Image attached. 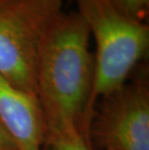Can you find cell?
I'll return each mask as SVG.
<instances>
[{
	"mask_svg": "<svg viewBox=\"0 0 149 150\" xmlns=\"http://www.w3.org/2000/svg\"><path fill=\"white\" fill-rule=\"evenodd\" d=\"M90 31L77 11L62 12L41 45L36 94L46 131L76 126L82 131L94 78Z\"/></svg>",
	"mask_w": 149,
	"mask_h": 150,
	"instance_id": "6da1fadb",
	"label": "cell"
},
{
	"mask_svg": "<svg viewBox=\"0 0 149 150\" xmlns=\"http://www.w3.org/2000/svg\"><path fill=\"white\" fill-rule=\"evenodd\" d=\"M77 12L86 22L96 43L93 85L83 117L84 137L95 105L126 83L130 74L147 55L149 27L145 22L123 15L109 0H75Z\"/></svg>",
	"mask_w": 149,
	"mask_h": 150,
	"instance_id": "7a4b0ae2",
	"label": "cell"
},
{
	"mask_svg": "<svg viewBox=\"0 0 149 150\" xmlns=\"http://www.w3.org/2000/svg\"><path fill=\"white\" fill-rule=\"evenodd\" d=\"M62 5V0H0V75L35 97L41 45Z\"/></svg>",
	"mask_w": 149,
	"mask_h": 150,
	"instance_id": "3957f363",
	"label": "cell"
},
{
	"mask_svg": "<svg viewBox=\"0 0 149 150\" xmlns=\"http://www.w3.org/2000/svg\"><path fill=\"white\" fill-rule=\"evenodd\" d=\"M91 139L104 150H149V89L144 71L103 98L90 122Z\"/></svg>",
	"mask_w": 149,
	"mask_h": 150,
	"instance_id": "277c9868",
	"label": "cell"
},
{
	"mask_svg": "<svg viewBox=\"0 0 149 150\" xmlns=\"http://www.w3.org/2000/svg\"><path fill=\"white\" fill-rule=\"evenodd\" d=\"M0 121L18 150H42L46 128L37 97L17 88L1 75Z\"/></svg>",
	"mask_w": 149,
	"mask_h": 150,
	"instance_id": "5b68a950",
	"label": "cell"
},
{
	"mask_svg": "<svg viewBox=\"0 0 149 150\" xmlns=\"http://www.w3.org/2000/svg\"><path fill=\"white\" fill-rule=\"evenodd\" d=\"M46 142L52 150H91V144L76 126H63L46 131Z\"/></svg>",
	"mask_w": 149,
	"mask_h": 150,
	"instance_id": "8992f818",
	"label": "cell"
},
{
	"mask_svg": "<svg viewBox=\"0 0 149 150\" xmlns=\"http://www.w3.org/2000/svg\"><path fill=\"white\" fill-rule=\"evenodd\" d=\"M123 15L144 22L149 12V0H109Z\"/></svg>",
	"mask_w": 149,
	"mask_h": 150,
	"instance_id": "52a82bcc",
	"label": "cell"
},
{
	"mask_svg": "<svg viewBox=\"0 0 149 150\" xmlns=\"http://www.w3.org/2000/svg\"><path fill=\"white\" fill-rule=\"evenodd\" d=\"M0 150H18L17 145L0 121Z\"/></svg>",
	"mask_w": 149,
	"mask_h": 150,
	"instance_id": "ba28073f",
	"label": "cell"
}]
</instances>
